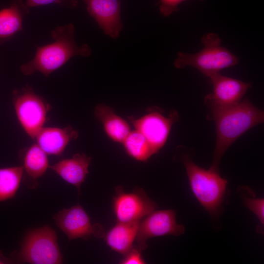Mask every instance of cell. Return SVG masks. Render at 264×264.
I'll use <instances>...</instances> for the list:
<instances>
[{
    "label": "cell",
    "mask_w": 264,
    "mask_h": 264,
    "mask_svg": "<svg viewBox=\"0 0 264 264\" xmlns=\"http://www.w3.org/2000/svg\"><path fill=\"white\" fill-rule=\"evenodd\" d=\"M210 111L215 123L216 140L209 169L219 172L220 161L226 151L244 132L263 123L264 112L246 98L236 105Z\"/></svg>",
    "instance_id": "1"
},
{
    "label": "cell",
    "mask_w": 264,
    "mask_h": 264,
    "mask_svg": "<svg viewBox=\"0 0 264 264\" xmlns=\"http://www.w3.org/2000/svg\"><path fill=\"white\" fill-rule=\"evenodd\" d=\"M74 26L72 23L56 27L51 33L54 41L39 46L33 59L21 66V72L31 75L36 71L45 77L64 65L71 58L80 55L88 57L91 49L86 44L79 46L74 40Z\"/></svg>",
    "instance_id": "2"
},
{
    "label": "cell",
    "mask_w": 264,
    "mask_h": 264,
    "mask_svg": "<svg viewBox=\"0 0 264 264\" xmlns=\"http://www.w3.org/2000/svg\"><path fill=\"white\" fill-rule=\"evenodd\" d=\"M221 41L217 34H205L201 38L204 45L203 49L193 54L178 52L174 62L175 66L182 68L191 66L209 78L223 69L238 64L239 58L226 47L221 46Z\"/></svg>",
    "instance_id": "3"
},
{
    "label": "cell",
    "mask_w": 264,
    "mask_h": 264,
    "mask_svg": "<svg viewBox=\"0 0 264 264\" xmlns=\"http://www.w3.org/2000/svg\"><path fill=\"white\" fill-rule=\"evenodd\" d=\"M182 161L195 196L210 215H217L223 200L227 181L219 172L198 166L186 155Z\"/></svg>",
    "instance_id": "4"
},
{
    "label": "cell",
    "mask_w": 264,
    "mask_h": 264,
    "mask_svg": "<svg viewBox=\"0 0 264 264\" xmlns=\"http://www.w3.org/2000/svg\"><path fill=\"white\" fill-rule=\"evenodd\" d=\"M12 256V259L21 263L59 264L63 262L56 232L48 225L28 232L20 251Z\"/></svg>",
    "instance_id": "5"
},
{
    "label": "cell",
    "mask_w": 264,
    "mask_h": 264,
    "mask_svg": "<svg viewBox=\"0 0 264 264\" xmlns=\"http://www.w3.org/2000/svg\"><path fill=\"white\" fill-rule=\"evenodd\" d=\"M13 102L21 125L28 136L35 139L46 121L49 106L28 86L15 92Z\"/></svg>",
    "instance_id": "6"
},
{
    "label": "cell",
    "mask_w": 264,
    "mask_h": 264,
    "mask_svg": "<svg viewBox=\"0 0 264 264\" xmlns=\"http://www.w3.org/2000/svg\"><path fill=\"white\" fill-rule=\"evenodd\" d=\"M113 203L117 221L120 222L140 221L156 207L155 203L140 188L126 193L122 187H117Z\"/></svg>",
    "instance_id": "7"
},
{
    "label": "cell",
    "mask_w": 264,
    "mask_h": 264,
    "mask_svg": "<svg viewBox=\"0 0 264 264\" xmlns=\"http://www.w3.org/2000/svg\"><path fill=\"white\" fill-rule=\"evenodd\" d=\"M53 218L56 224L69 240L88 239L91 236L100 239L105 236L103 226L99 223L92 224L89 216L79 204L68 209L64 208Z\"/></svg>",
    "instance_id": "8"
},
{
    "label": "cell",
    "mask_w": 264,
    "mask_h": 264,
    "mask_svg": "<svg viewBox=\"0 0 264 264\" xmlns=\"http://www.w3.org/2000/svg\"><path fill=\"white\" fill-rule=\"evenodd\" d=\"M129 119L135 130L145 136L156 154L165 145L173 125L178 120V115L175 110H172L168 117L158 111L151 110L139 118L130 117Z\"/></svg>",
    "instance_id": "9"
},
{
    "label": "cell",
    "mask_w": 264,
    "mask_h": 264,
    "mask_svg": "<svg viewBox=\"0 0 264 264\" xmlns=\"http://www.w3.org/2000/svg\"><path fill=\"white\" fill-rule=\"evenodd\" d=\"M184 231V226L176 221L175 211H154L140 220L135 240L137 247L142 251L147 248V241L151 238L167 235L179 236Z\"/></svg>",
    "instance_id": "10"
},
{
    "label": "cell",
    "mask_w": 264,
    "mask_h": 264,
    "mask_svg": "<svg viewBox=\"0 0 264 264\" xmlns=\"http://www.w3.org/2000/svg\"><path fill=\"white\" fill-rule=\"evenodd\" d=\"M213 92L204 97L205 104L209 109L222 108L240 103L251 84L225 76L219 73L210 77Z\"/></svg>",
    "instance_id": "11"
},
{
    "label": "cell",
    "mask_w": 264,
    "mask_h": 264,
    "mask_svg": "<svg viewBox=\"0 0 264 264\" xmlns=\"http://www.w3.org/2000/svg\"><path fill=\"white\" fill-rule=\"evenodd\" d=\"M87 10L106 35L115 39L123 28L120 0H83Z\"/></svg>",
    "instance_id": "12"
},
{
    "label": "cell",
    "mask_w": 264,
    "mask_h": 264,
    "mask_svg": "<svg viewBox=\"0 0 264 264\" xmlns=\"http://www.w3.org/2000/svg\"><path fill=\"white\" fill-rule=\"evenodd\" d=\"M90 157L84 153L75 154L71 158L61 160L55 164L49 166L67 183L74 185L80 194V187L88 174V168Z\"/></svg>",
    "instance_id": "13"
},
{
    "label": "cell",
    "mask_w": 264,
    "mask_h": 264,
    "mask_svg": "<svg viewBox=\"0 0 264 264\" xmlns=\"http://www.w3.org/2000/svg\"><path fill=\"white\" fill-rule=\"evenodd\" d=\"M78 136V132L68 126L64 128H42L35 139L37 144L47 154L57 156L61 154L69 142Z\"/></svg>",
    "instance_id": "14"
},
{
    "label": "cell",
    "mask_w": 264,
    "mask_h": 264,
    "mask_svg": "<svg viewBox=\"0 0 264 264\" xmlns=\"http://www.w3.org/2000/svg\"><path fill=\"white\" fill-rule=\"evenodd\" d=\"M140 221L117 223L104 238L108 245L113 250L124 255L133 246Z\"/></svg>",
    "instance_id": "15"
},
{
    "label": "cell",
    "mask_w": 264,
    "mask_h": 264,
    "mask_svg": "<svg viewBox=\"0 0 264 264\" xmlns=\"http://www.w3.org/2000/svg\"><path fill=\"white\" fill-rule=\"evenodd\" d=\"M94 115L103 124L107 135L115 142L123 143L131 132L128 123L107 105H97L94 110Z\"/></svg>",
    "instance_id": "16"
},
{
    "label": "cell",
    "mask_w": 264,
    "mask_h": 264,
    "mask_svg": "<svg viewBox=\"0 0 264 264\" xmlns=\"http://www.w3.org/2000/svg\"><path fill=\"white\" fill-rule=\"evenodd\" d=\"M28 8L22 0H13L10 7L0 10V40L22 30L23 19L29 13Z\"/></svg>",
    "instance_id": "17"
},
{
    "label": "cell",
    "mask_w": 264,
    "mask_h": 264,
    "mask_svg": "<svg viewBox=\"0 0 264 264\" xmlns=\"http://www.w3.org/2000/svg\"><path fill=\"white\" fill-rule=\"evenodd\" d=\"M22 163L27 179L30 180L27 184L28 187H36L38 184L37 180L49 168L47 154L37 144H33L24 152Z\"/></svg>",
    "instance_id": "18"
},
{
    "label": "cell",
    "mask_w": 264,
    "mask_h": 264,
    "mask_svg": "<svg viewBox=\"0 0 264 264\" xmlns=\"http://www.w3.org/2000/svg\"><path fill=\"white\" fill-rule=\"evenodd\" d=\"M23 174L22 166L0 168V202L15 196Z\"/></svg>",
    "instance_id": "19"
},
{
    "label": "cell",
    "mask_w": 264,
    "mask_h": 264,
    "mask_svg": "<svg viewBox=\"0 0 264 264\" xmlns=\"http://www.w3.org/2000/svg\"><path fill=\"white\" fill-rule=\"evenodd\" d=\"M122 143L128 154L137 160L146 161L154 154L145 136L136 130L130 132Z\"/></svg>",
    "instance_id": "20"
},
{
    "label": "cell",
    "mask_w": 264,
    "mask_h": 264,
    "mask_svg": "<svg viewBox=\"0 0 264 264\" xmlns=\"http://www.w3.org/2000/svg\"><path fill=\"white\" fill-rule=\"evenodd\" d=\"M241 192V191H240ZM244 204L249 208L257 217L262 226L264 222V200L263 198H256L254 197L246 196L243 193L241 192Z\"/></svg>",
    "instance_id": "21"
},
{
    "label": "cell",
    "mask_w": 264,
    "mask_h": 264,
    "mask_svg": "<svg viewBox=\"0 0 264 264\" xmlns=\"http://www.w3.org/2000/svg\"><path fill=\"white\" fill-rule=\"evenodd\" d=\"M25 4L28 8L50 4H57L74 8L77 6L78 1L77 0H26Z\"/></svg>",
    "instance_id": "22"
},
{
    "label": "cell",
    "mask_w": 264,
    "mask_h": 264,
    "mask_svg": "<svg viewBox=\"0 0 264 264\" xmlns=\"http://www.w3.org/2000/svg\"><path fill=\"white\" fill-rule=\"evenodd\" d=\"M141 251L137 247H132L124 255V259L121 261L122 264H143L145 261L141 254Z\"/></svg>",
    "instance_id": "23"
},
{
    "label": "cell",
    "mask_w": 264,
    "mask_h": 264,
    "mask_svg": "<svg viewBox=\"0 0 264 264\" xmlns=\"http://www.w3.org/2000/svg\"><path fill=\"white\" fill-rule=\"evenodd\" d=\"M186 0H160V12L163 16H169L174 12L178 11V5Z\"/></svg>",
    "instance_id": "24"
},
{
    "label": "cell",
    "mask_w": 264,
    "mask_h": 264,
    "mask_svg": "<svg viewBox=\"0 0 264 264\" xmlns=\"http://www.w3.org/2000/svg\"><path fill=\"white\" fill-rule=\"evenodd\" d=\"M13 262L12 259L6 258L2 254V252L0 251V264H8Z\"/></svg>",
    "instance_id": "25"
}]
</instances>
